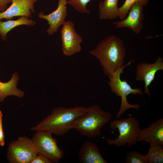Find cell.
I'll return each instance as SVG.
<instances>
[{
  "mask_svg": "<svg viewBox=\"0 0 163 163\" xmlns=\"http://www.w3.org/2000/svg\"><path fill=\"white\" fill-rule=\"evenodd\" d=\"M89 53L98 60L104 75L109 77L118 69L126 67L134 61L124 66L126 47L122 40L114 35L101 40Z\"/></svg>",
  "mask_w": 163,
  "mask_h": 163,
  "instance_id": "1",
  "label": "cell"
},
{
  "mask_svg": "<svg viewBox=\"0 0 163 163\" xmlns=\"http://www.w3.org/2000/svg\"><path fill=\"white\" fill-rule=\"evenodd\" d=\"M84 106L58 107L52 109L50 113L30 128L31 130L45 131L57 136H62L72 129L74 120L86 110Z\"/></svg>",
  "mask_w": 163,
  "mask_h": 163,
  "instance_id": "2",
  "label": "cell"
},
{
  "mask_svg": "<svg viewBox=\"0 0 163 163\" xmlns=\"http://www.w3.org/2000/svg\"><path fill=\"white\" fill-rule=\"evenodd\" d=\"M112 117L111 114L102 110L95 104L88 107L86 111L73 121L72 129L88 138L95 137L100 135L102 127Z\"/></svg>",
  "mask_w": 163,
  "mask_h": 163,
  "instance_id": "3",
  "label": "cell"
},
{
  "mask_svg": "<svg viewBox=\"0 0 163 163\" xmlns=\"http://www.w3.org/2000/svg\"><path fill=\"white\" fill-rule=\"evenodd\" d=\"M110 128L114 131L117 129L119 135L115 139H106L107 144L117 147L125 146L129 148L135 145L140 130L139 121L135 117L130 116L120 120H115L110 123Z\"/></svg>",
  "mask_w": 163,
  "mask_h": 163,
  "instance_id": "4",
  "label": "cell"
},
{
  "mask_svg": "<svg viewBox=\"0 0 163 163\" xmlns=\"http://www.w3.org/2000/svg\"><path fill=\"white\" fill-rule=\"evenodd\" d=\"M125 67L118 69L111 76L109 77V81L108 84L111 91L115 93L117 96L120 97L121 98L120 107L116 114L117 118L120 117L126 110L130 108L140 110V106L138 104H129L127 101V97L131 94L136 95H142L143 94L141 89L132 88L126 81L121 79V74L123 72V69Z\"/></svg>",
  "mask_w": 163,
  "mask_h": 163,
  "instance_id": "5",
  "label": "cell"
},
{
  "mask_svg": "<svg viewBox=\"0 0 163 163\" xmlns=\"http://www.w3.org/2000/svg\"><path fill=\"white\" fill-rule=\"evenodd\" d=\"M38 154L31 139L24 136L9 143L6 157L10 163H31Z\"/></svg>",
  "mask_w": 163,
  "mask_h": 163,
  "instance_id": "6",
  "label": "cell"
},
{
  "mask_svg": "<svg viewBox=\"0 0 163 163\" xmlns=\"http://www.w3.org/2000/svg\"><path fill=\"white\" fill-rule=\"evenodd\" d=\"M48 132L36 131L31 139L38 153L44 155L53 163H58L62 158L63 151L58 146L57 140Z\"/></svg>",
  "mask_w": 163,
  "mask_h": 163,
  "instance_id": "7",
  "label": "cell"
},
{
  "mask_svg": "<svg viewBox=\"0 0 163 163\" xmlns=\"http://www.w3.org/2000/svg\"><path fill=\"white\" fill-rule=\"evenodd\" d=\"M61 30L62 50L63 54L69 57L81 51L83 40L76 31L74 23L66 21Z\"/></svg>",
  "mask_w": 163,
  "mask_h": 163,
  "instance_id": "8",
  "label": "cell"
},
{
  "mask_svg": "<svg viewBox=\"0 0 163 163\" xmlns=\"http://www.w3.org/2000/svg\"><path fill=\"white\" fill-rule=\"evenodd\" d=\"M136 69L135 79L138 81L144 82V92L150 96L151 93L148 87L154 80L157 72L163 70V59L161 57L158 56L153 63H138Z\"/></svg>",
  "mask_w": 163,
  "mask_h": 163,
  "instance_id": "9",
  "label": "cell"
},
{
  "mask_svg": "<svg viewBox=\"0 0 163 163\" xmlns=\"http://www.w3.org/2000/svg\"><path fill=\"white\" fill-rule=\"evenodd\" d=\"M143 7L140 3H135L129 8L128 16L122 20L113 22V24L116 28H127L138 35L143 27Z\"/></svg>",
  "mask_w": 163,
  "mask_h": 163,
  "instance_id": "10",
  "label": "cell"
},
{
  "mask_svg": "<svg viewBox=\"0 0 163 163\" xmlns=\"http://www.w3.org/2000/svg\"><path fill=\"white\" fill-rule=\"evenodd\" d=\"M67 0H59L57 8L52 12L44 14L43 12L39 13L38 15L40 18L47 21L49 27L47 32L49 35L53 34L56 32L60 27L63 25L67 15Z\"/></svg>",
  "mask_w": 163,
  "mask_h": 163,
  "instance_id": "11",
  "label": "cell"
},
{
  "mask_svg": "<svg viewBox=\"0 0 163 163\" xmlns=\"http://www.w3.org/2000/svg\"><path fill=\"white\" fill-rule=\"evenodd\" d=\"M12 4L4 11L0 12V20L3 19L10 20L14 17H32L35 12L34 4L37 0H11Z\"/></svg>",
  "mask_w": 163,
  "mask_h": 163,
  "instance_id": "12",
  "label": "cell"
},
{
  "mask_svg": "<svg viewBox=\"0 0 163 163\" xmlns=\"http://www.w3.org/2000/svg\"><path fill=\"white\" fill-rule=\"evenodd\" d=\"M137 142L145 141L163 145V119H159L147 127L140 130Z\"/></svg>",
  "mask_w": 163,
  "mask_h": 163,
  "instance_id": "13",
  "label": "cell"
},
{
  "mask_svg": "<svg viewBox=\"0 0 163 163\" xmlns=\"http://www.w3.org/2000/svg\"><path fill=\"white\" fill-rule=\"evenodd\" d=\"M79 162L81 163H107L97 146L94 143L85 142L78 153Z\"/></svg>",
  "mask_w": 163,
  "mask_h": 163,
  "instance_id": "14",
  "label": "cell"
},
{
  "mask_svg": "<svg viewBox=\"0 0 163 163\" xmlns=\"http://www.w3.org/2000/svg\"><path fill=\"white\" fill-rule=\"evenodd\" d=\"M19 79L17 72H14L10 80L6 82L0 81V102L3 101L5 98L9 96H14L22 98L24 95V91L17 87Z\"/></svg>",
  "mask_w": 163,
  "mask_h": 163,
  "instance_id": "15",
  "label": "cell"
},
{
  "mask_svg": "<svg viewBox=\"0 0 163 163\" xmlns=\"http://www.w3.org/2000/svg\"><path fill=\"white\" fill-rule=\"evenodd\" d=\"M119 0H102L98 5V17L101 20H112L118 18Z\"/></svg>",
  "mask_w": 163,
  "mask_h": 163,
  "instance_id": "16",
  "label": "cell"
},
{
  "mask_svg": "<svg viewBox=\"0 0 163 163\" xmlns=\"http://www.w3.org/2000/svg\"><path fill=\"white\" fill-rule=\"evenodd\" d=\"M36 21L28 18L22 16L15 20H8L2 22L0 20V35L4 40H7V34L15 27L21 25H24L28 26H34Z\"/></svg>",
  "mask_w": 163,
  "mask_h": 163,
  "instance_id": "17",
  "label": "cell"
},
{
  "mask_svg": "<svg viewBox=\"0 0 163 163\" xmlns=\"http://www.w3.org/2000/svg\"><path fill=\"white\" fill-rule=\"evenodd\" d=\"M147 153L145 155L147 163H162L163 148L161 145L155 143L149 144Z\"/></svg>",
  "mask_w": 163,
  "mask_h": 163,
  "instance_id": "18",
  "label": "cell"
},
{
  "mask_svg": "<svg viewBox=\"0 0 163 163\" xmlns=\"http://www.w3.org/2000/svg\"><path fill=\"white\" fill-rule=\"evenodd\" d=\"M149 0H125L123 4L118 8V18L121 20L124 19L127 16L129 8L136 3H140L143 7L147 5Z\"/></svg>",
  "mask_w": 163,
  "mask_h": 163,
  "instance_id": "19",
  "label": "cell"
},
{
  "mask_svg": "<svg viewBox=\"0 0 163 163\" xmlns=\"http://www.w3.org/2000/svg\"><path fill=\"white\" fill-rule=\"evenodd\" d=\"M100 1L102 0H100ZM91 0H67L69 5L78 12L83 14H89L91 11L87 8V4Z\"/></svg>",
  "mask_w": 163,
  "mask_h": 163,
  "instance_id": "20",
  "label": "cell"
},
{
  "mask_svg": "<svg viewBox=\"0 0 163 163\" xmlns=\"http://www.w3.org/2000/svg\"><path fill=\"white\" fill-rule=\"evenodd\" d=\"M125 160L126 163H147L145 155L136 150L131 151L127 153Z\"/></svg>",
  "mask_w": 163,
  "mask_h": 163,
  "instance_id": "21",
  "label": "cell"
},
{
  "mask_svg": "<svg viewBox=\"0 0 163 163\" xmlns=\"http://www.w3.org/2000/svg\"><path fill=\"white\" fill-rule=\"evenodd\" d=\"M48 158L41 154H38L31 163H52Z\"/></svg>",
  "mask_w": 163,
  "mask_h": 163,
  "instance_id": "22",
  "label": "cell"
},
{
  "mask_svg": "<svg viewBox=\"0 0 163 163\" xmlns=\"http://www.w3.org/2000/svg\"><path fill=\"white\" fill-rule=\"evenodd\" d=\"M12 2L11 0H0V12L5 11L7 4Z\"/></svg>",
  "mask_w": 163,
  "mask_h": 163,
  "instance_id": "23",
  "label": "cell"
},
{
  "mask_svg": "<svg viewBox=\"0 0 163 163\" xmlns=\"http://www.w3.org/2000/svg\"><path fill=\"white\" fill-rule=\"evenodd\" d=\"M5 136L4 133L3 126L0 128V146H4L5 143Z\"/></svg>",
  "mask_w": 163,
  "mask_h": 163,
  "instance_id": "24",
  "label": "cell"
},
{
  "mask_svg": "<svg viewBox=\"0 0 163 163\" xmlns=\"http://www.w3.org/2000/svg\"><path fill=\"white\" fill-rule=\"evenodd\" d=\"M2 116L3 114L2 111L0 110V128L2 126Z\"/></svg>",
  "mask_w": 163,
  "mask_h": 163,
  "instance_id": "25",
  "label": "cell"
}]
</instances>
